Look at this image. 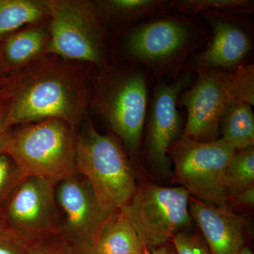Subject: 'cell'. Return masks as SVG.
<instances>
[{
	"label": "cell",
	"mask_w": 254,
	"mask_h": 254,
	"mask_svg": "<svg viewBox=\"0 0 254 254\" xmlns=\"http://www.w3.org/2000/svg\"><path fill=\"white\" fill-rule=\"evenodd\" d=\"M9 81L10 76L4 72L2 65H1V58H0V88L6 86L9 83Z\"/></svg>",
	"instance_id": "obj_29"
},
{
	"label": "cell",
	"mask_w": 254,
	"mask_h": 254,
	"mask_svg": "<svg viewBox=\"0 0 254 254\" xmlns=\"http://www.w3.org/2000/svg\"><path fill=\"white\" fill-rule=\"evenodd\" d=\"M144 254H176V252H175L173 246L171 247L166 244V245L161 246L154 250H145Z\"/></svg>",
	"instance_id": "obj_28"
},
{
	"label": "cell",
	"mask_w": 254,
	"mask_h": 254,
	"mask_svg": "<svg viewBox=\"0 0 254 254\" xmlns=\"http://www.w3.org/2000/svg\"><path fill=\"white\" fill-rule=\"evenodd\" d=\"M58 185L57 204L64 216L59 236L78 254H96L102 232L115 213L101 208L85 179L70 177Z\"/></svg>",
	"instance_id": "obj_10"
},
{
	"label": "cell",
	"mask_w": 254,
	"mask_h": 254,
	"mask_svg": "<svg viewBox=\"0 0 254 254\" xmlns=\"http://www.w3.org/2000/svg\"><path fill=\"white\" fill-rule=\"evenodd\" d=\"M75 127L58 119L32 123L11 132L4 154L25 177H40L58 184L78 173Z\"/></svg>",
	"instance_id": "obj_7"
},
{
	"label": "cell",
	"mask_w": 254,
	"mask_h": 254,
	"mask_svg": "<svg viewBox=\"0 0 254 254\" xmlns=\"http://www.w3.org/2000/svg\"><path fill=\"white\" fill-rule=\"evenodd\" d=\"M50 33L47 23L23 28L0 43V58L4 72L16 74L48 55Z\"/></svg>",
	"instance_id": "obj_15"
},
{
	"label": "cell",
	"mask_w": 254,
	"mask_h": 254,
	"mask_svg": "<svg viewBox=\"0 0 254 254\" xmlns=\"http://www.w3.org/2000/svg\"><path fill=\"white\" fill-rule=\"evenodd\" d=\"M237 150L222 138L202 143L182 136L168 150L173 179L205 204L231 211L225 185L227 165Z\"/></svg>",
	"instance_id": "obj_8"
},
{
	"label": "cell",
	"mask_w": 254,
	"mask_h": 254,
	"mask_svg": "<svg viewBox=\"0 0 254 254\" xmlns=\"http://www.w3.org/2000/svg\"><path fill=\"white\" fill-rule=\"evenodd\" d=\"M222 139L237 150L254 145V115L252 105L244 103H232L220 121Z\"/></svg>",
	"instance_id": "obj_19"
},
{
	"label": "cell",
	"mask_w": 254,
	"mask_h": 254,
	"mask_svg": "<svg viewBox=\"0 0 254 254\" xmlns=\"http://www.w3.org/2000/svg\"><path fill=\"white\" fill-rule=\"evenodd\" d=\"M11 85H10L9 81V83H8V84H6V86L2 87V88H0V99L4 98L6 95L10 94V93H11Z\"/></svg>",
	"instance_id": "obj_30"
},
{
	"label": "cell",
	"mask_w": 254,
	"mask_h": 254,
	"mask_svg": "<svg viewBox=\"0 0 254 254\" xmlns=\"http://www.w3.org/2000/svg\"><path fill=\"white\" fill-rule=\"evenodd\" d=\"M11 95V91L10 94L0 99V155L4 154L12 132V127L10 125V115L12 105Z\"/></svg>",
	"instance_id": "obj_25"
},
{
	"label": "cell",
	"mask_w": 254,
	"mask_h": 254,
	"mask_svg": "<svg viewBox=\"0 0 254 254\" xmlns=\"http://www.w3.org/2000/svg\"><path fill=\"white\" fill-rule=\"evenodd\" d=\"M200 16L208 22L212 36L205 49L195 55L191 66L187 71L209 68L232 72L244 64L253 48L252 29L245 16L204 14Z\"/></svg>",
	"instance_id": "obj_13"
},
{
	"label": "cell",
	"mask_w": 254,
	"mask_h": 254,
	"mask_svg": "<svg viewBox=\"0 0 254 254\" xmlns=\"http://www.w3.org/2000/svg\"><path fill=\"white\" fill-rule=\"evenodd\" d=\"M48 0H0V43L27 26L47 22Z\"/></svg>",
	"instance_id": "obj_17"
},
{
	"label": "cell",
	"mask_w": 254,
	"mask_h": 254,
	"mask_svg": "<svg viewBox=\"0 0 254 254\" xmlns=\"http://www.w3.org/2000/svg\"><path fill=\"white\" fill-rule=\"evenodd\" d=\"M230 200H232L234 204L244 205V206H254V186L229 198V203Z\"/></svg>",
	"instance_id": "obj_27"
},
{
	"label": "cell",
	"mask_w": 254,
	"mask_h": 254,
	"mask_svg": "<svg viewBox=\"0 0 254 254\" xmlns=\"http://www.w3.org/2000/svg\"><path fill=\"white\" fill-rule=\"evenodd\" d=\"M91 78V106L137 158L148 114L146 72L136 64H110Z\"/></svg>",
	"instance_id": "obj_3"
},
{
	"label": "cell",
	"mask_w": 254,
	"mask_h": 254,
	"mask_svg": "<svg viewBox=\"0 0 254 254\" xmlns=\"http://www.w3.org/2000/svg\"><path fill=\"white\" fill-rule=\"evenodd\" d=\"M56 185L46 179L26 177L3 208L5 218L32 240L59 236L61 220L55 196Z\"/></svg>",
	"instance_id": "obj_11"
},
{
	"label": "cell",
	"mask_w": 254,
	"mask_h": 254,
	"mask_svg": "<svg viewBox=\"0 0 254 254\" xmlns=\"http://www.w3.org/2000/svg\"><path fill=\"white\" fill-rule=\"evenodd\" d=\"M121 32L124 58L145 66L159 79H176L187 58L209 37L195 19L172 11Z\"/></svg>",
	"instance_id": "obj_2"
},
{
	"label": "cell",
	"mask_w": 254,
	"mask_h": 254,
	"mask_svg": "<svg viewBox=\"0 0 254 254\" xmlns=\"http://www.w3.org/2000/svg\"><path fill=\"white\" fill-rule=\"evenodd\" d=\"M189 210L211 254H239L245 247L244 217L225 211L190 196Z\"/></svg>",
	"instance_id": "obj_14"
},
{
	"label": "cell",
	"mask_w": 254,
	"mask_h": 254,
	"mask_svg": "<svg viewBox=\"0 0 254 254\" xmlns=\"http://www.w3.org/2000/svg\"><path fill=\"white\" fill-rule=\"evenodd\" d=\"M170 241L176 254H211L204 239L198 234L179 232Z\"/></svg>",
	"instance_id": "obj_24"
},
{
	"label": "cell",
	"mask_w": 254,
	"mask_h": 254,
	"mask_svg": "<svg viewBox=\"0 0 254 254\" xmlns=\"http://www.w3.org/2000/svg\"><path fill=\"white\" fill-rule=\"evenodd\" d=\"M169 11L186 16L229 14L247 16L253 13L254 1L251 0H173Z\"/></svg>",
	"instance_id": "obj_20"
},
{
	"label": "cell",
	"mask_w": 254,
	"mask_h": 254,
	"mask_svg": "<svg viewBox=\"0 0 254 254\" xmlns=\"http://www.w3.org/2000/svg\"><path fill=\"white\" fill-rule=\"evenodd\" d=\"M57 238L58 236L38 241L31 247L28 254H70L68 244L61 237V243L58 244Z\"/></svg>",
	"instance_id": "obj_26"
},
{
	"label": "cell",
	"mask_w": 254,
	"mask_h": 254,
	"mask_svg": "<svg viewBox=\"0 0 254 254\" xmlns=\"http://www.w3.org/2000/svg\"><path fill=\"white\" fill-rule=\"evenodd\" d=\"M96 1L105 27L120 31L170 12L166 0H100ZM110 32V31H109Z\"/></svg>",
	"instance_id": "obj_16"
},
{
	"label": "cell",
	"mask_w": 254,
	"mask_h": 254,
	"mask_svg": "<svg viewBox=\"0 0 254 254\" xmlns=\"http://www.w3.org/2000/svg\"></svg>",
	"instance_id": "obj_32"
},
{
	"label": "cell",
	"mask_w": 254,
	"mask_h": 254,
	"mask_svg": "<svg viewBox=\"0 0 254 254\" xmlns=\"http://www.w3.org/2000/svg\"><path fill=\"white\" fill-rule=\"evenodd\" d=\"M145 247L121 210L116 212L102 232L96 254H144Z\"/></svg>",
	"instance_id": "obj_18"
},
{
	"label": "cell",
	"mask_w": 254,
	"mask_h": 254,
	"mask_svg": "<svg viewBox=\"0 0 254 254\" xmlns=\"http://www.w3.org/2000/svg\"><path fill=\"white\" fill-rule=\"evenodd\" d=\"M48 55L86 64L96 69L108 67L110 33L96 1L48 0Z\"/></svg>",
	"instance_id": "obj_5"
},
{
	"label": "cell",
	"mask_w": 254,
	"mask_h": 254,
	"mask_svg": "<svg viewBox=\"0 0 254 254\" xmlns=\"http://www.w3.org/2000/svg\"><path fill=\"white\" fill-rule=\"evenodd\" d=\"M239 254H254L253 252H252V250H250V248H249L248 247H243V249H242V250L240 251V253Z\"/></svg>",
	"instance_id": "obj_31"
},
{
	"label": "cell",
	"mask_w": 254,
	"mask_h": 254,
	"mask_svg": "<svg viewBox=\"0 0 254 254\" xmlns=\"http://www.w3.org/2000/svg\"><path fill=\"white\" fill-rule=\"evenodd\" d=\"M76 165L101 208L110 214L126 205L138 187L120 141L99 133L91 121L77 134Z\"/></svg>",
	"instance_id": "obj_6"
},
{
	"label": "cell",
	"mask_w": 254,
	"mask_h": 254,
	"mask_svg": "<svg viewBox=\"0 0 254 254\" xmlns=\"http://www.w3.org/2000/svg\"><path fill=\"white\" fill-rule=\"evenodd\" d=\"M190 195L182 187L143 183L131 200L120 209L131 224L145 250L166 245L191 222Z\"/></svg>",
	"instance_id": "obj_9"
},
{
	"label": "cell",
	"mask_w": 254,
	"mask_h": 254,
	"mask_svg": "<svg viewBox=\"0 0 254 254\" xmlns=\"http://www.w3.org/2000/svg\"><path fill=\"white\" fill-rule=\"evenodd\" d=\"M91 73L81 63L47 55L10 76V125L58 119L76 127L91 105Z\"/></svg>",
	"instance_id": "obj_1"
},
{
	"label": "cell",
	"mask_w": 254,
	"mask_h": 254,
	"mask_svg": "<svg viewBox=\"0 0 254 254\" xmlns=\"http://www.w3.org/2000/svg\"><path fill=\"white\" fill-rule=\"evenodd\" d=\"M193 81L192 71H187L173 83L160 81L153 88L149 113L147 114L146 153L152 168L160 176L170 175L169 148L178 139L182 130L177 100Z\"/></svg>",
	"instance_id": "obj_12"
},
{
	"label": "cell",
	"mask_w": 254,
	"mask_h": 254,
	"mask_svg": "<svg viewBox=\"0 0 254 254\" xmlns=\"http://www.w3.org/2000/svg\"><path fill=\"white\" fill-rule=\"evenodd\" d=\"M225 185L229 198L254 186V148L237 150L225 173Z\"/></svg>",
	"instance_id": "obj_21"
},
{
	"label": "cell",
	"mask_w": 254,
	"mask_h": 254,
	"mask_svg": "<svg viewBox=\"0 0 254 254\" xmlns=\"http://www.w3.org/2000/svg\"><path fill=\"white\" fill-rule=\"evenodd\" d=\"M37 242L17 231L0 210V254H28Z\"/></svg>",
	"instance_id": "obj_22"
},
{
	"label": "cell",
	"mask_w": 254,
	"mask_h": 254,
	"mask_svg": "<svg viewBox=\"0 0 254 254\" xmlns=\"http://www.w3.org/2000/svg\"><path fill=\"white\" fill-rule=\"evenodd\" d=\"M193 71L196 78L177 100V106L187 111L182 136L202 143L216 141L220 119L232 103L254 105V64L241 65L232 72L209 68Z\"/></svg>",
	"instance_id": "obj_4"
},
{
	"label": "cell",
	"mask_w": 254,
	"mask_h": 254,
	"mask_svg": "<svg viewBox=\"0 0 254 254\" xmlns=\"http://www.w3.org/2000/svg\"><path fill=\"white\" fill-rule=\"evenodd\" d=\"M26 177L6 154L0 155V210Z\"/></svg>",
	"instance_id": "obj_23"
}]
</instances>
